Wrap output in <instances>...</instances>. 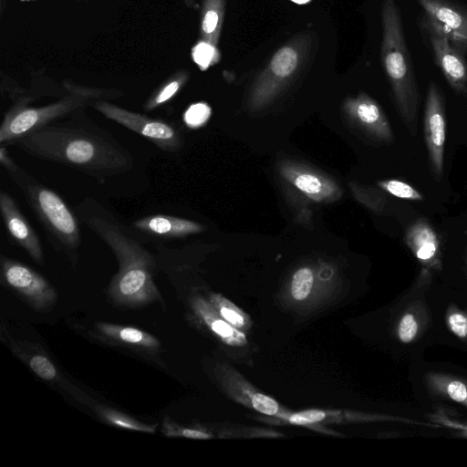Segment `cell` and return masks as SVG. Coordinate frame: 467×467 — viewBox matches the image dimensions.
I'll return each instance as SVG.
<instances>
[{
	"instance_id": "19",
	"label": "cell",
	"mask_w": 467,
	"mask_h": 467,
	"mask_svg": "<svg viewBox=\"0 0 467 467\" xmlns=\"http://www.w3.org/2000/svg\"><path fill=\"white\" fill-rule=\"evenodd\" d=\"M424 15L467 36V8L452 0H417Z\"/></svg>"
},
{
	"instance_id": "27",
	"label": "cell",
	"mask_w": 467,
	"mask_h": 467,
	"mask_svg": "<svg viewBox=\"0 0 467 467\" xmlns=\"http://www.w3.org/2000/svg\"><path fill=\"white\" fill-rule=\"evenodd\" d=\"M293 182L301 192L313 198H322L325 195V183L319 177L311 173H300L294 177Z\"/></svg>"
},
{
	"instance_id": "25",
	"label": "cell",
	"mask_w": 467,
	"mask_h": 467,
	"mask_svg": "<svg viewBox=\"0 0 467 467\" xmlns=\"http://www.w3.org/2000/svg\"><path fill=\"white\" fill-rule=\"evenodd\" d=\"M379 184L383 190L398 198L417 202L424 200V197L418 190L402 181L391 179L379 182Z\"/></svg>"
},
{
	"instance_id": "33",
	"label": "cell",
	"mask_w": 467,
	"mask_h": 467,
	"mask_svg": "<svg viewBox=\"0 0 467 467\" xmlns=\"http://www.w3.org/2000/svg\"><path fill=\"white\" fill-rule=\"evenodd\" d=\"M325 418V413L321 410H306L300 413L293 414L289 420L294 424H308L319 421Z\"/></svg>"
},
{
	"instance_id": "12",
	"label": "cell",
	"mask_w": 467,
	"mask_h": 467,
	"mask_svg": "<svg viewBox=\"0 0 467 467\" xmlns=\"http://www.w3.org/2000/svg\"><path fill=\"white\" fill-rule=\"evenodd\" d=\"M0 213L10 241L37 264H43L44 250L38 234L6 192H0Z\"/></svg>"
},
{
	"instance_id": "34",
	"label": "cell",
	"mask_w": 467,
	"mask_h": 467,
	"mask_svg": "<svg viewBox=\"0 0 467 467\" xmlns=\"http://www.w3.org/2000/svg\"><path fill=\"white\" fill-rule=\"evenodd\" d=\"M210 324L213 331L223 337H230L234 331L225 322L219 319L212 320Z\"/></svg>"
},
{
	"instance_id": "30",
	"label": "cell",
	"mask_w": 467,
	"mask_h": 467,
	"mask_svg": "<svg viewBox=\"0 0 467 467\" xmlns=\"http://www.w3.org/2000/svg\"><path fill=\"white\" fill-rule=\"evenodd\" d=\"M313 285V274L308 268L297 270L292 280L291 292L296 300L305 299L310 293Z\"/></svg>"
},
{
	"instance_id": "4",
	"label": "cell",
	"mask_w": 467,
	"mask_h": 467,
	"mask_svg": "<svg viewBox=\"0 0 467 467\" xmlns=\"http://www.w3.org/2000/svg\"><path fill=\"white\" fill-rule=\"evenodd\" d=\"M7 174L23 192L52 246L76 266L81 246L78 217L56 192L19 165Z\"/></svg>"
},
{
	"instance_id": "26",
	"label": "cell",
	"mask_w": 467,
	"mask_h": 467,
	"mask_svg": "<svg viewBox=\"0 0 467 467\" xmlns=\"http://www.w3.org/2000/svg\"><path fill=\"white\" fill-rule=\"evenodd\" d=\"M216 47L202 40L192 48V58L201 69L204 70L219 61L220 53Z\"/></svg>"
},
{
	"instance_id": "29",
	"label": "cell",
	"mask_w": 467,
	"mask_h": 467,
	"mask_svg": "<svg viewBox=\"0 0 467 467\" xmlns=\"http://www.w3.org/2000/svg\"><path fill=\"white\" fill-rule=\"evenodd\" d=\"M420 21L444 36L457 49H459L464 55L467 54V36L459 34L458 32L434 21L424 14L421 16Z\"/></svg>"
},
{
	"instance_id": "32",
	"label": "cell",
	"mask_w": 467,
	"mask_h": 467,
	"mask_svg": "<svg viewBox=\"0 0 467 467\" xmlns=\"http://www.w3.org/2000/svg\"><path fill=\"white\" fill-rule=\"evenodd\" d=\"M252 404L256 410L267 415H274L278 410L277 402L261 393L254 394L252 397Z\"/></svg>"
},
{
	"instance_id": "2",
	"label": "cell",
	"mask_w": 467,
	"mask_h": 467,
	"mask_svg": "<svg viewBox=\"0 0 467 467\" xmlns=\"http://www.w3.org/2000/svg\"><path fill=\"white\" fill-rule=\"evenodd\" d=\"M75 210L80 222L108 245L118 261L119 269L107 289L110 302L122 308L163 303L154 280L158 256L142 245L134 230L92 197L84 198Z\"/></svg>"
},
{
	"instance_id": "18",
	"label": "cell",
	"mask_w": 467,
	"mask_h": 467,
	"mask_svg": "<svg viewBox=\"0 0 467 467\" xmlns=\"http://www.w3.org/2000/svg\"><path fill=\"white\" fill-rule=\"evenodd\" d=\"M424 382L430 395L467 408V379L441 371H428Z\"/></svg>"
},
{
	"instance_id": "20",
	"label": "cell",
	"mask_w": 467,
	"mask_h": 467,
	"mask_svg": "<svg viewBox=\"0 0 467 467\" xmlns=\"http://www.w3.org/2000/svg\"><path fill=\"white\" fill-rule=\"evenodd\" d=\"M226 0H203L201 16L202 40L217 46L223 26Z\"/></svg>"
},
{
	"instance_id": "28",
	"label": "cell",
	"mask_w": 467,
	"mask_h": 467,
	"mask_svg": "<svg viewBox=\"0 0 467 467\" xmlns=\"http://www.w3.org/2000/svg\"><path fill=\"white\" fill-rule=\"evenodd\" d=\"M161 432L166 437H185L190 439H209L211 436L200 430L184 428L166 416L161 423Z\"/></svg>"
},
{
	"instance_id": "16",
	"label": "cell",
	"mask_w": 467,
	"mask_h": 467,
	"mask_svg": "<svg viewBox=\"0 0 467 467\" xmlns=\"http://www.w3.org/2000/svg\"><path fill=\"white\" fill-rule=\"evenodd\" d=\"M131 228L145 236L161 240L182 239L203 230L196 222L167 214L141 217L131 223Z\"/></svg>"
},
{
	"instance_id": "1",
	"label": "cell",
	"mask_w": 467,
	"mask_h": 467,
	"mask_svg": "<svg viewBox=\"0 0 467 467\" xmlns=\"http://www.w3.org/2000/svg\"><path fill=\"white\" fill-rule=\"evenodd\" d=\"M26 154L91 177L99 184L130 171L134 158L85 110L47 124L11 143Z\"/></svg>"
},
{
	"instance_id": "14",
	"label": "cell",
	"mask_w": 467,
	"mask_h": 467,
	"mask_svg": "<svg viewBox=\"0 0 467 467\" xmlns=\"http://www.w3.org/2000/svg\"><path fill=\"white\" fill-rule=\"evenodd\" d=\"M405 244L422 268L438 274L442 269L441 248L439 235L431 224L420 218L408 227Z\"/></svg>"
},
{
	"instance_id": "31",
	"label": "cell",
	"mask_w": 467,
	"mask_h": 467,
	"mask_svg": "<svg viewBox=\"0 0 467 467\" xmlns=\"http://www.w3.org/2000/svg\"><path fill=\"white\" fill-rule=\"evenodd\" d=\"M211 115V109L205 103L191 105L183 115L185 124L192 129L202 126Z\"/></svg>"
},
{
	"instance_id": "9",
	"label": "cell",
	"mask_w": 467,
	"mask_h": 467,
	"mask_svg": "<svg viewBox=\"0 0 467 467\" xmlns=\"http://www.w3.org/2000/svg\"><path fill=\"white\" fill-rule=\"evenodd\" d=\"M423 133L431 174L436 181H441L446 141L445 99L440 87L433 81L429 82L426 92Z\"/></svg>"
},
{
	"instance_id": "13",
	"label": "cell",
	"mask_w": 467,
	"mask_h": 467,
	"mask_svg": "<svg viewBox=\"0 0 467 467\" xmlns=\"http://www.w3.org/2000/svg\"><path fill=\"white\" fill-rule=\"evenodd\" d=\"M10 348L37 377L67 391L79 402L92 404L93 400L67 380L52 359L36 345L23 340H13Z\"/></svg>"
},
{
	"instance_id": "21",
	"label": "cell",
	"mask_w": 467,
	"mask_h": 467,
	"mask_svg": "<svg viewBox=\"0 0 467 467\" xmlns=\"http://www.w3.org/2000/svg\"><path fill=\"white\" fill-rule=\"evenodd\" d=\"M94 410L105 422L115 427L145 433H154L158 426L157 423L149 424L140 421L128 414L103 405H95Z\"/></svg>"
},
{
	"instance_id": "35",
	"label": "cell",
	"mask_w": 467,
	"mask_h": 467,
	"mask_svg": "<svg viewBox=\"0 0 467 467\" xmlns=\"http://www.w3.org/2000/svg\"><path fill=\"white\" fill-rule=\"evenodd\" d=\"M221 315L223 317H224L227 321L232 323L233 325L236 327H242L244 325V318L235 311L222 307L221 308Z\"/></svg>"
},
{
	"instance_id": "5",
	"label": "cell",
	"mask_w": 467,
	"mask_h": 467,
	"mask_svg": "<svg viewBox=\"0 0 467 467\" xmlns=\"http://www.w3.org/2000/svg\"><path fill=\"white\" fill-rule=\"evenodd\" d=\"M103 91L74 89L68 96L44 106H11L0 126V145H11L47 124L85 110L99 100H104Z\"/></svg>"
},
{
	"instance_id": "6",
	"label": "cell",
	"mask_w": 467,
	"mask_h": 467,
	"mask_svg": "<svg viewBox=\"0 0 467 467\" xmlns=\"http://www.w3.org/2000/svg\"><path fill=\"white\" fill-rule=\"evenodd\" d=\"M314 50L310 32H301L279 47L257 76L252 88L256 102L268 100L294 80L307 66Z\"/></svg>"
},
{
	"instance_id": "7",
	"label": "cell",
	"mask_w": 467,
	"mask_h": 467,
	"mask_svg": "<svg viewBox=\"0 0 467 467\" xmlns=\"http://www.w3.org/2000/svg\"><path fill=\"white\" fill-rule=\"evenodd\" d=\"M93 108L105 118L147 139L161 150L175 152L182 146V132L172 121L130 111L106 100L97 101Z\"/></svg>"
},
{
	"instance_id": "3",
	"label": "cell",
	"mask_w": 467,
	"mask_h": 467,
	"mask_svg": "<svg viewBox=\"0 0 467 467\" xmlns=\"http://www.w3.org/2000/svg\"><path fill=\"white\" fill-rule=\"evenodd\" d=\"M380 15L381 62L400 117L410 134L414 136L418 127L420 90L396 1L383 0Z\"/></svg>"
},
{
	"instance_id": "11",
	"label": "cell",
	"mask_w": 467,
	"mask_h": 467,
	"mask_svg": "<svg viewBox=\"0 0 467 467\" xmlns=\"http://www.w3.org/2000/svg\"><path fill=\"white\" fill-rule=\"evenodd\" d=\"M427 36L437 67L449 86L458 94L467 93V61L465 55L457 49L444 36L420 21Z\"/></svg>"
},
{
	"instance_id": "36",
	"label": "cell",
	"mask_w": 467,
	"mask_h": 467,
	"mask_svg": "<svg viewBox=\"0 0 467 467\" xmlns=\"http://www.w3.org/2000/svg\"><path fill=\"white\" fill-rule=\"evenodd\" d=\"M291 1L294 3L299 4V5H302V4H306L311 0H291Z\"/></svg>"
},
{
	"instance_id": "17",
	"label": "cell",
	"mask_w": 467,
	"mask_h": 467,
	"mask_svg": "<svg viewBox=\"0 0 467 467\" xmlns=\"http://www.w3.org/2000/svg\"><path fill=\"white\" fill-rule=\"evenodd\" d=\"M348 110L358 125L373 138L383 142L393 140V132L379 105L369 96L360 93L347 102Z\"/></svg>"
},
{
	"instance_id": "22",
	"label": "cell",
	"mask_w": 467,
	"mask_h": 467,
	"mask_svg": "<svg viewBox=\"0 0 467 467\" xmlns=\"http://www.w3.org/2000/svg\"><path fill=\"white\" fill-rule=\"evenodd\" d=\"M426 418L440 428L444 427L449 430L454 437L467 439V420L453 409L437 405Z\"/></svg>"
},
{
	"instance_id": "8",
	"label": "cell",
	"mask_w": 467,
	"mask_h": 467,
	"mask_svg": "<svg viewBox=\"0 0 467 467\" xmlns=\"http://www.w3.org/2000/svg\"><path fill=\"white\" fill-rule=\"evenodd\" d=\"M0 273L2 283L34 310L47 312L56 304L54 286L27 265L2 254Z\"/></svg>"
},
{
	"instance_id": "15",
	"label": "cell",
	"mask_w": 467,
	"mask_h": 467,
	"mask_svg": "<svg viewBox=\"0 0 467 467\" xmlns=\"http://www.w3.org/2000/svg\"><path fill=\"white\" fill-rule=\"evenodd\" d=\"M95 334L102 341L131 348L147 355L160 352L161 341L153 335L134 327L98 322L94 326Z\"/></svg>"
},
{
	"instance_id": "24",
	"label": "cell",
	"mask_w": 467,
	"mask_h": 467,
	"mask_svg": "<svg viewBox=\"0 0 467 467\" xmlns=\"http://www.w3.org/2000/svg\"><path fill=\"white\" fill-rule=\"evenodd\" d=\"M184 80V76L171 79L146 101L143 109L152 111L165 106L177 94Z\"/></svg>"
},
{
	"instance_id": "10",
	"label": "cell",
	"mask_w": 467,
	"mask_h": 467,
	"mask_svg": "<svg viewBox=\"0 0 467 467\" xmlns=\"http://www.w3.org/2000/svg\"><path fill=\"white\" fill-rule=\"evenodd\" d=\"M433 273L426 268L420 272L414 284L416 296L405 303L394 327L397 339L403 344H411L417 341L427 330L431 315L425 301V292L432 281Z\"/></svg>"
},
{
	"instance_id": "23",
	"label": "cell",
	"mask_w": 467,
	"mask_h": 467,
	"mask_svg": "<svg viewBox=\"0 0 467 467\" xmlns=\"http://www.w3.org/2000/svg\"><path fill=\"white\" fill-rule=\"evenodd\" d=\"M445 325L454 337L467 344V306L450 304L445 311Z\"/></svg>"
}]
</instances>
